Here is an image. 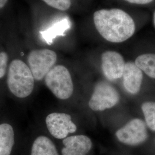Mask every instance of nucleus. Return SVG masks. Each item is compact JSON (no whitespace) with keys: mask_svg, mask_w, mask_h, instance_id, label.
I'll use <instances>...</instances> for the list:
<instances>
[{"mask_svg":"<svg viewBox=\"0 0 155 155\" xmlns=\"http://www.w3.org/2000/svg\"><path fill=\"white\" fill-rule=\"evenodd\" d=\"M94 25L102 38L111 43H121L135 32L133 18L120 9H101L93 16Z\"/></svg>","mask_w":155,"mask_h":155,"instance_id":"f257e3e1","label":"nucleus"},{"mask_svg":"<svg viewBox=\"0 0 155 155\" xmlns=\"http://www.w3.org/2000/svg\"><path fill=\"white\" fill-rule=\"evenodd\" d=\"M15 144L13 129L8 124H0V155H10Z\"/></svg>","mask_w":155,"mask_h":155,"instance_id":"9b49d317","label":"nucleus"},{"mask_svg":"<svg viewBox=\"0 0 155 155\" xmlns=\"http://www.w3.org/2000/svg\"><path fill=\"white\" fill-rule=\"evenodd\" d=\"M45 122L48 131L56 139H65L70 133L75 132L77 129L71 116L65 113L50 114L47 117Z\"/></svg>","mask_w":155,"mask_h":155,"instance_id":"0eeeda50","label":"nucleus"},{"mask_svg":"<svg viewBox=\"0 0 155 155\" xmlns=\"http://www.w3.org/2000/svg\"><path fill=\"white\" fill-rule=\"evenodd\" d=\"M153 23H154V25H155V12L153 14Z\"/></svg>","mask_w":155,"mask_h":155,"instance_id":"aec40b11","label":"nucleus"},{"mask_svg":"<svg viewBox=\"0 0 155 155\" xmlns=\"http://www.w3.org/2000/svg\"><path fill=\"white\" fill-rule=\"evenodd\" d=\"M47 5L60 11H67L71 5V0H43Z\"/></svg>","mask_w":155,"mask_h":155,"instance_id":"dca6fc26","label":"nucleus"},{"mask_svg":"<svg viewBox=\"0 0 155 155\" xmlns=\"http://www.w3.org/2000/svg\"><path fill=\"white\" fill-rule=\"evenodd\" d=\"M57 61L55 52L48 49L32 51L28 56L29 67L36 81H41L55 65Z\"/></svg>","mask_w":155,"mask_h":155,"instance_id":"20e7f679","label":"nucleus"},{"mask_svg":"<svg viewBox=\"0 0 155 155\" xmlns=\"http://www.w3.org/2000/svg\"><path fill=\"white\" fill-rule=\"evenodd\" d=\"M117 139L122 143L137 145L144 142L148 137L145 122L139 118L132 120L116 132Z\"/></svg>","mask_w":155,"mask_h":155,"instance_id":"423d86ee","label":"nucleus"},{"mask_svg":"<svg viewBox=\"0 0 155 155\" xmlns=\"http://www.w3.org/2000/svg\"><path fill=\"white\" fill-rule=\"evenodd\" d=\"M31 155H59L55 145L49 138L41 136L33 142Z\"/></svg>","mask_w":155,"mask_h":155,"instance_id":"ddd939ff","label":"nucleus"},{"mask_svg":"<svg viewBox=\"0 0 155 155\" xmlns=\"http://www.w3.org/2000/svg\"><path fill=\"white\" fill-rule=\"evenodd\" d=\"M141 108L147 125L151 130L155 131V102H145Z\"/></svg>","mask_w":155,"mask_h":155,"instance_id":"2eb2a0df","label":"nucleus"},{"mask_svg":"<svg viewBox=\"0 0 155 155\" xmlns=\"http://www.w3.org/2000/svg\"><path fill=\"white\" fill-rule=\"evenodd\" d=\"M62 155H86L92 147L90 139L84 135L71 136L63 139Z\"/></svg>","mask_w":155,"mask_h":155,"instance_id":"1a4fd4ad","label":"nucleus"},{"mask_svg":"<svg viewBox=\"0 0 155 155\" xmlns=\"http://www.w3.org/2000/svg\"><path fill=\"white\" fill-rule=\"evenodd\" d=\"M8 55L5 52H0V78L4 77L8 66Z\"/></svg>","mask_w":155,"mask_h":155,"instance_id":"f3484780","label":"nucleus"},{"mask_svg":"<svg viewBox=\"0 0 155 155\" xmlns=\"http://www.w3.org/2000/svg\"><path fill=\"white\" fill-rule=\"evenodd\" d=\"M135 64L148 76L155 79V54H145L139 56Z\"/></svg>","mask_w":155,"mask_h":155,"instance_id":"4468645a","label":"nucleus"},{"mask_svg":"<svg viewBox=\"0 0 155 155\" xmlns=\"http://www.w3.org/2000/svg\"><path fill=\"white\" fill-rule=\"evenodd\" d=\"M70 27V21L66 18L54 23L50 28H47L44 31H41L40 33L45 41L48 45H51L57 36H64L65 32Z\"/></svg>","mask_w":155,"mask_h":155,"instance_id":"f8f14e48","label":"nucleus"},{"mask_svg":"<svg viewBox=\"0 0 155 155\" xmlns=\"http://www.w3.org/2000/svg\"><path fill=\"white\" fill-rule=\"evenodd\" d=\"M8 0H0V9H2V8H4Z\"/></svg>","mask_w":155,"mask_h":155,"instance_id":"6ab92c4d","label":"nucleus"},{"mask_svg":"<svg viewBox=\"0 0 155 155\" xmlns=\"http://www.w3.org/2000/svg\"><path fill=\"white\" fill-rule=\"evenodd\" d=\"M122 77L124 87L129 93L135 94L139 93L143 81V72L135 63H125Z\"/></svg>","mask_w":155,"mask_h":155,"instance_id":"9d476101","label":"nucleus"},{"mask_svg":"<svg viewBox=\"0 0 155 155\" xmlns=\"http://www.w3.org/2000/svg\"><path fill=\"white\" fill-rule=\"evenodd\" d=\"M124 1L131 4H139V5L148 4L153 1V0H124Z\"/></svg>","mask_w":155,"mask_h":155,"instance_id":"a211bd4d","label":"nucleus"},{"mask_svg":"<svg viewBox=\"0 0 155 155\" xmlns=\"http://www.w3.org/2000/svg\"><path fill=\"white\" fill-rule=\"evenodd\" d=\"M102 70L108 80L113 81L122 77L125 62L116 51H107L102 54Z\"/></svg>","mask_w":155,"mask_h":155,"instance_id":"6e6552de","label":"nucleus"},{"mask_svg":"<svg viewBox=\"0 0 155 155\" xmlns=\"http://www.w3.org/2000/svg\"><path fill=\"white\" fill-rule=\"evenodd\" d=\"M33 75L24 61L15 59L12 61L8 72L7 84L12 94L18 98H25L33 91Z\"/></svg>","mask_w":155,"mask_h":155,"instance_id":"f03ea898","label":"nucleus"},{"mask_svg":"<svg viewBox=\"0 0 155 155\" xmlns=\"http://www.w3.org/2000/svg\"><path fill=\"white\" fill-rule=\"evenodd\" d=\"M47 87L61 100L71 97L74 91L72 78L68 70L62 65L53 67L45 77Z\"/></svg>","mask_w":155,"mask_h":155,"instance_id":"7ed1b4c3","label":"nucleus"},{"mask_svg":"<svg viewBox=\"0 0 155 155\" xmlns=\"http://www.w3.org/2000/svg\"><path fill=\"white\" fill-rule=\"evenodd\" d=\"M120 95L111 84L101 81L97 83L89 101L90 108L94 111H102L110 109L116 105Z\"/></svg>","mask_w":155,"mask_h":155,"instance_id":"39448f33","label":"nucleus"}]
</instances>
